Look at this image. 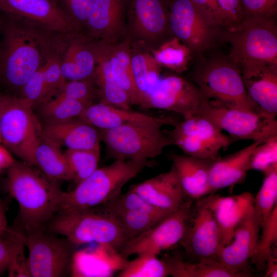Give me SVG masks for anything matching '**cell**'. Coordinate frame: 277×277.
<instances>
[{
  "label": "cell",
  "mask_w": 277,
  "mask_h": 277,
  "mask_svg": "<svg viewBox=\"0 0 277 277\" xmlns=\"http://www.w3.org/2000/svg\"><path fill=\"white\" fill-rule=\"evenodd\" d=\"M0 55V82L20 97L29 77L60 51L67 34L12 17L4 30Z\"/></svg>",
  "instance_id": "cell-1"
},
{
  "label": "cell",
  "mask_w": 277,
  "mask_h": 277,
  "mask_svg": "<svg viewBox=\"0 0 277 277\" xmlns=\"http://www.w3.org/2000/svg\"><path fill=\"white\" fill-rule=\"evenodd\" d=\"M57 181L24 162L7 169L6 189L18 204L25 233L45 228L57 214L64 192Z\"/></svg>",
  "instance_id": "cell-2"
},
{
  "label": "cell",
  "mask_w": 277,
  "mask_h": 277,
  "mask_svg": "<svg viewBox=\"0 0 277 277\" xmlns=\"http://www.w3.org/2000/svg\"><path fill=\"white\" fill-rule=\"evenodd\" d=\"M150 163L148 160H115L97 168L69 192L64 191L57 214H68L104 206L122 193L123 187Z\"/></svg>",
  "instance_id": "cell-3"
},
{
  "label": "cell",
  "mask_w": 277,
  "mask_h": 277,
  "mask_svg": "<svg viewBox=\"0 0 277 277\" xmlns=\"http://www.w3.org/2000/svg\"><path fill=\"white\" fill-rule=\"evenodd\" d=\"M177 122L171 116H153L145 121L130 122L101 130V141L114 160L153 159L160 155L165 148L173 145L162 127L173 126Z\"/></svg>",
  "instance_id": "cell-4"
},
{
  "label": "cell",
  "mask_w": 277,
  "mask_h": 277,
  "mask_svg": "<svg viewBox=\"0 0 277 277\" xmlns=\"http://www.w3.org/2000/svg\"><path fill=\"white\" fill-rule=\"evenodd\" d=\"M45 228L67 238L76 246L95 243L118 253L128 241L118 220L104 206L56 214Z\"/></svg>",
  "instance_id": "cell-5"
},
{
  "label": "cell",
  "mask_w": 277,
  "mask_h": 277,
  "mask_svg": "<svg viewBox=\"0 0 277 277\" xmlns=\"http://www.w3.org/2000/svg\"><path fill=\"white\" fill-rule=\"evenodd\" d=\"M26 99L0 94V135L6 147L34 166V153L42 136V125Z\"/></svg>",
  "instance_id": "cell-6"
},
{
  "label": "cell",
  "mask_w": 277,
  "mask_h": 277,
  "mask_svg": "<svg viewBox=\"0 0 277 277\" xmlns=\"http://www.w3.org/2000/svg\"><path fill=\"white\" fill-rule=\"evenodd\" d=\"M191 80L210 100L227 107L262 113L247 95L240 66L229 57L212 59L200 65Z\"/></svg>",
  "instance_id": "cell-7"
},
{
  "label": "cell",
  "mask_w": 277,
  "mask_h": 277,
  "mask_svg": "<svg viewBox=\"0 0 277 277\" xmlns=\"http://www.w3.org/2000/svg\"><path fill=\"white\" fill-rule=\"evenodd\" d=\"M229 58L239 66L250 62L277 65L275 17H244L233 31Z\"/></svg>",
  "instance_id": "cell-8"
},
{
  "label": "cell",
  "mask_w": 277,
  "mask_h": 277,
  "mask_svg": "<svg viewBox=\"0 0 277 277\" xmlns=\"http://www.w3.org/2000/svg\"><path fill=\"white\" fill-rule=\"evenodd\" d=\"M27 264L31 277H65L71 273L76 247L45 228L25 233Z\"/></svg>",
  "instance_id": "cell-9"
},
{
  "label": "cell",
  "mask_w": 277,
  "mask_h": 277,
  "mask_svg": "<svg viewBox=\"0 0 277 277\" xmlns=\"http://www.w3.org/2000/svg\"><path fill=\"white\" fill-rule=\"evenodd\" d=\"M234 141L263 142L277 135V121L273 117L253 111L226 107L209 100L202 114Z\"/></svg>",
  "instance_id": "cell-10"
},
{
  "label": "cell",
  "mask_w": 277,
  "mask_h": 277,
  "mask_svg": "<svg viewBox=\"0 0 277 277\" xmlns=\"http://www.w3.org/2000/svg\"><path fill=\"white\" fill-rule=\"evenodd\" d=\"M191 204V201L185 202L149 230L128 241L119 255L123 259L142 253L157 255L180 243L189 225Z\"/></svg>",
  "instance_id": "cell-11"
},
{
  "label": "cell",
  "mask_w": 277,
  "mask_h": 277,
  "mask_svg": "<svg viewBox=\"0 0 277 277\" xmlns=\"http://www.w3.org/2000/svg\"><path fill=\"white\" fill-rule=\"evenodd\" d=\"M209 101L191 81L169 75L161 78L141 106L173 112L184 117L201 114Z\"/></svg>",
  "instance_id": "cell-12"
},
{
  "label": "cell",
  "mask_w": 277,
  "mask_h": 277,
  "mask_svg": "<svg viewBox=\"0 0 277 277\" xmlns=\"http://www.w3.org/2000/svg\"><path fill=\"white\" fill-rule=\"evenodd\" d=\"M170 2L169 25L175 36L196 53H202L212 47L219 26L191 0Z\"/></svg>",
  "instance_id": "cell-13"
},
{
  "label": "cell",
  "mask_w": 277,
  "mask_h": 277,
  "mask_svg": "<svg viewBox=\"0 0 277 277\" xmlns=\"http://www.w3.org/2000/svg\"><path fill=\"white\" fill-rule=\"evenodd\" d=\"M104 206L118 220L128 241L147 231L171 213L153 206L130 189Z\"/></svg>",
  "instance_id": "cell-14"
},
{
  "label": "cell",
  "mask_w": 277,
  "mask_h": 277,
  "mask_svg": "<svg viewBox=\"0 0 277 277\" xmlns=\"http://www.w3.org/2000/svg\"><path fill=\"white\" fill-rule=\"evenodd\" d=\"M195 209L180 243L188 255L197 261L216 259L221 246V235L217 224L212 211L201 199L197 202Z\"/></svg>",
  "instance_id": "cell-15"
},
{
  "label": "cell",
  "mask_w": 277,
  "mask_h": 277,
  "mask_svg": "<svg viewBox=\"0 0 277 277\" xmlns=\"http://www.w3.org/2000/svg\"><path fill=\"white\" fill-rule=\"evenodd\" d=\"M0 10L53 31L68 34L78 31L54 0H0Z\"/></svg>",
  "instance_id": "cell-16"
},
{
  "label": "cell",
  "mask_w": 277,
  "mask_h": 277,
  "mask_svg": "<svg viewBox=\"0 0 277 277\" xmlns=\"http://www.w3.org/2000/svg\"><path fill=\"white\" fill-rule=\"evenodd\" d=\"M261 228L253 205L236 227L231 242L220 247L216 259L230 268L251 273L248 264L254 253Z\"/></svg>",
  "instance_id": "cell-17"
},
{
  "label": "cell",
  "mask_w": 277,
  "mask_h": 277,
  "mask_svg": "<svg viewBox=\"0 0 277 277\" xmlns=\"http://www.w3.org/2000/svg\"><path fill=\"white\" fill-rule=\"evenodd\" d=\"M249 99L262 113L277 115V65L259 62L239 65Z\"/></svg>",
  "instance_id": "cell-18"
},
{
  "label": "cell",
  "mask_w": 277,
  "mask_h": 277,
  "mask_svg": "<svg viewBox=\"0 0 277 277\" xmlns=\"http://www.w3.org/2000/svg\"><path fill=\"white\" fill-rule=\"evenodd\" d=\"M153 206L168 212L185 203V196L173 165L167 171L133 186L130 189Z\"/></svg>",
  "instance_id": "cell-19"
},
{
  "label": "cell",
  "mask_w": 277,
  "mask_h": 277,
  "mask_svg": "<svg viewBox=\"0 0 277 277\" xmlns=\"http://www.w3.org/2000/svg\"><path fill=\"white\" fill-rule=\"evenodd\" d=\"M201 199L211 210L217 224L221 246L231 242L236 227L254 202V196L248 192L228 196L212 194Z\"/></svg>",
  "instance_id": "cell-20"
},
{
  "label": "cell",
  "mask_w": 277,
  "mask_h": 277,
  "mask_svg": "<svg viewBox=\"0 0 277 277\" xmlns=\"http://www.w3.org/2000/svg\"><path fill=\"white\" fill-rule=\"evenodd\" d=\"M42 136L68 149L100 148L101 130L81 117L60 123L44 124Z\"/></svg>",
  "instance_id": "cell-21"
},
{
  "label": "cell",
  "mask_w": 277,
  "mask_h": 277,
  "mask_svg": "<svg viewBox=\"0 0 277 277\" xmlns=\"http://www.w3.org/2000/svg\"><path fill=\"white\" fill-rule=\"evenodd\" d=\"M67 34L61 53V69L66 82L92 78L96 66L94 44L76 35Z\"/></svg>",
  "instance_id": "cell-22"
},
{
  "label": "cell",
  "mask_w": 277,
  "mask_h": 277,
  "mask_svg": "<svg viewBox=\"0 0 277 277\" xmlns=\"http://www.w3.org/2000/svg\"><path fill=\"white\" fill-rule=\"evenodd\" d=\"M172 162L185 195L201 199L212 193L209 182L211 166L215 160L199 159L186 154L171 153Z\"/></svg>",
  "instance_id": "cell-23"
},
{
  "label": "cell",
  "mask_w": 277,
  "mask_h": 277,
  "mask_svg": "<svg viewBox=\"0 0 277 277\" xmlns=\"http://www.w3.org/2000/svg\"><path fill=\"white\" fill-rule=\"evenodd\" d=\"M124 0H94L85 26L93 38L105 43L115 39L122 26Z\"/></svg>",
  "instance_id": "cell-24"
},
{
  "label": "cell",
  "mask_w": 277,
  "mask_h": 277,
  "mask_svg": "<svg viewBox=\"0 0 277 277\" xmlns=\"http://www.w3.org/2000/svg\"><path fill=\"white\" fill-rule=\"evenodd\" d=\"M261 142L249 146L226 157H219L212 163L209 182L212 192L242 183L249 170L251 156Z\"/></svg>",
  "instance_id": "cell-25"
},
{
  "label": "cell",
  "mask_w": 277,
  "mask_h": 277,
  "mask_svg": "<svg viewBox=\"0 0 277 277\" xmlns=\"http://www.w3.org/2000/svg\"><path fill=\"white\" fill-rule=\"evenodd\" d=\"M130 11L133 28L140 36L155 39L165 32L169 15L163 0H132Z\"/></svg>",
  "instance_id": "cell-26"
},
{
  "label": "cell",
  "mask_w": 277,
  "mask_h": 277,
  "mask_svg": "<svg viewBox=\"0 0 277 277\" xmlns=\"http://www.w3.org/2000/svg\"><path fill=\"white\" fill-rule=\"evenodd\" d=\"M93 44L96 66L92 78L98 87L101 102L118 108L131 109L132 104L128 95L118 84L112 73L106 45Z\"/></svg>",
  "instance_id": "cell-27"
},
{
  "label": "cell",
  "mask_w": 277,
  "mask_h": 277,
  "mask_svg": "<svg viewBox=\"0 0 277 277\" xmlns=\"http://www.w3.org/2000/svg\"><path fill=\"white\" fill-rule=\"evenodd\" d=\"M169 275L173 277H247L251 273L230 268L216 259H202L196 263L185 262L181 259L166 256Z\"/></svg>",
  "instance_id": "cell-28"
},
{
  "label": "cell",
  "mask_w": 277,
  "mask_h": 277,
  "mask_svg": "<svg viewBox=\"0 0 277 277\" xmlns=\"http://www.w3.org/2000/svg\"><path fill=\"white\" fill-rule=\"evenodd\" d=\"M80 117L100 130H104L130 122L147 120L153 116L101 102L88 106Z\"/></svg>",
  "instance_id": "cell-29"
},
{
  "label": "cell",
  "mask_w": 277,
  "mask_h": 277,
  "mask_svg": "<svg viewBox=\"0 0 277 277\" xmlns=\"http://www.w3.org/2000/svg\"><path fill=\"white\" fill-rule=\"evenodd\" d=\"M106 48L110 67L115 80L127 93L132 105H139V93L132 70V55L129 44L125 42L111 49H109L106 44Z\"/></svg>",
  "instance_id": "cell-30"
},
{
  "label": "cell",
  "mask_w": 277,
  "mask_h": 277,
  "mask_svg": "<svg viewBox=\"0 0 277 277\" xmlns=\"http://www.w3.org/2000/svg\"><path fill=\"white\" fill-rule=\"evenodd\" d=\"M169 133L188 135L194 134L215 146L220 150L226 149L234 141L213 122L202 114H194L183 117L177 122Z\"/></svg>",
  "instance_id": "cell-31"
},
{
  "label": "cell",
  "mask_w": 277,
  "mask_h": 277,
  "mask_svg": "<svg viewBox=\"0 0 277 277\" xmlns=\"http://www.w3.org/2000/svg\"><path fill=\"white\" fill-rule=\"evenodd\" d=\"M35 165L48 177L56 180L72 181V174L60 147L42 136L34 153Z\"/></svg>",
  "instance_id": "cell-32"
},
{
  "label": "cell",
  "mask_w": 277,
  "mask_h": 277,
  "mask_svg": "<svg viewBox=\"0 0 277 277\" xmlns=\"http://www.w3.org/2000/svg\"><path fill=\"white\" fill-rule=\"evenodd\" d=\"M131 66L141 106L145 97L159 82L161 66L152 55L145 53L132 55Z\"/></svg>",
  "instance_id": "cell-33"
},
{
  "label": "cell",
  "mask_w": 277,
  "mask_h": 277,
  "mask_svg": "<svg viewBox=\"0 0 277 277\" xmlns=\"http://www.w3.org/2000/svg\"><path fill=\"white\" fill-rule=\"evenodd\" d=\"M40 105L39 113L44 124H52L80 117L90 105L65 97L56 96L55 98Z\"/></svg>",
  "instance_id": "cell-34"
},
{
  "label": "cell",
  "mask_w": 277,
  "mask_h": 277,
  "mask_svg": "<svg viewBox=\"0 0 277 277\" xmlns=\"http://www.w3.org/2000/svg\"><path fill=\"white\" fill-rule=\"evenodd\" d=\"M191 51L187 45L175 36L153 50L152 56L160 66L181 73L187 68Z\"/></svg>",
  "instance_id": "cell-35"
},
{
  "label": "cell",
  "mask_w": 277,
  "mask_h": 277,
  "mask_svg": "<svg viewBox=\"0 0 277 277\" xmlns=\"http://www.w3.org/2000/svg\"><path fill=\"white\" fill-rule=\"evenodd\" d=\"M128 262L117 274L118 277H166L169 275L163 259L149 253H142Z\"/></svg>",
  "instance_id": "cell-36"
},
{
  "label": "cell",
  "mask_w": 277,
  "mask_h": 277,
  "mask_svg": "<svg viewBox=\"0 0 277 277\" xmlns=\"http://www.w3.org/2000/svg\"><path fill=\"white\" fill-rule=\"evenodd\" d=\"M64 154L72 174V181L77 185L97 168L101 154L100 148L67 149Z\"/></svg>",
  "instance_id": "cell-37"
},
{
  "label": "cell",
  "mask_w": 277,
  "mask_h": 277,
  "mask_svg": "<svg viewBox=\"0 0 277 277\" xmlns=\"http://www.w3.org/2000/svg\"><path fill=\"white\" fill-rule=\"evenodd\" d=\"M277 169L265 174L262 185L254 197L253 205L261 228L276 205Z\"/></svg>",
  "instance_id": "cell-38"
},
{
  "label": "cell",
  "mask_w": 277,
  "mask_h": 277,
  "mask_svg": "<svg viewBox=\"0 0 277 277\" xmlns=\"http://www.w3.org/2000/svg\"><path fill=\"white\" fill-rule=\"evenodd\" d=\"M173 145H176L185 154L204 160H215L220 150L194 134L182 135L167 132Z\"/></svg>",
  "instance_id": "cell-39"
},
{
  "label": "cell",
  "mask_w": 277,
  "mask_h": 277,
  "mask_svg": "<svg viewBox=\"0 0 277 277\" xmlns=\"http://www.w3.org/2000/svg\"><path fill=\"white\" fill-rule=\"evenodd\" d=\"M263 232L259 237L254 253L251 261L257 269L265 270L266 260L272 253V247L277 240V205L262 226Z\"/></svg>",
  "instance_id": "cell-40"
},
{
  "label": "cell",
  "mask_w": 277,
  "mask_h": 277,
  "mask_svg": "<svg viewBox=\"0 0 277 277\" xmlns=\"http://www.w3.org/2000/svg\"><path fill=\"white\" fill-rule=\"evenodd\" d=\"M277 169V135L269 137L258 145L250 160L249 170L264 174Z\"/></svg>",
  "instance_id": "cell-41"
},
{
  "label": "cell",
  "mask_w": 277,
  "mask_h": 277,
  "mask_svg": "<svg viewBox=\"0 0 277 277\" xmlns=\"http://www.w3.org/2000/svg\"><path fill=\"white\" fill-rule=\"evenodd\" d=\"M97 92L95 83L92 78L66 82L55 95L65 97L86 103L93 104Z\"/></svg>",
  "instance_id": "cell-42"
},
{
  "label": "cell",
  "mask_w": 277,
  "mask_h": 277,
  "mask_svg": "<svg viewBox=\"0 0 277 277\" xmlns=\"http://www.w3.org/2000/svg\"><path fill=\"white\" fill-rule=\"evenodd\" d=\"M62 50L51 56L44 65L45 93L43 103L51 100L66 82L61 69Z\"/></svg>",
  "instance_id": "cell-43"
},
{
  "label": "cell",
  "mask_w": 277,
  "mask_h": 277,
  "mask_svg": "<svg viewBox=\"0 0 277 277\" xmlns=\"http://www.w3.org/2000/svg\"><path fill=\"white\" fill-rule=\"evenodd\" d=\"M78 30L85 26L94 0H54Z\"/></svg>",
  "instance_id": "cell-44"
},
{
  "label": "cell",
  "mask_w": 277,
  "mask_h": 277,
  "mask_svg": "<svg viewBox=\"0 0 277 277\" xmlns=\"http://www.w3.org/2000/svg\"><path fill=\"white\" fill-rule=\"evenodd\" d=\"M44 65L32 74L21 91L20 97L27 100L33 107L44 102L45 93Z\"/></svg>",
  "instance_id": "cell-45"
},
{
  "label": "cell",
  "mask_w": 277,
  "mask_h": 277,
  "mask_svg": "<svg viewBox=\"0 0 277 277\" xmlns=\"http://www.w3.org/2000/svg\"><path fill=\"white\" fill-rule=\"evenodd\" d=\"M222 14L225 27L231 32L244 18L241 0H215Z\"/></svg>",
  "instance_id": "cell-46"
},
{
  "label": "cell",
  "mask_w": 277,
  "mask_h": 277,
  "mask_svg": "<svg viewBox=\"0 0 277 277\" xmlns=\"http://www.w3.org/2000/svg\"><path fill=\"white\" fill-rule=\"evenodd\" d=\"M25 235L19 240L12 254L7 269L8 276L30 277L27 259L25 254Z\"/></svg>",
  "instance_id": "cell-47"
},
{
  "label": "cell",
  "mask_w": 277,
  "mask_h": 277,
  "mask_svg": "<svg viewBox=\"0 0 277 277\" xmlns=\"http://www.w3.org/2000/svg\"><path fill=\"white\" fill-rule=\"evenodd\" d=\"M24 235V231L9 227L0 235V272L7 269L14 248Z\"/></svg>",
  "instance_id": "cell-48"
},
{
  "label": "cell",
  "mask_w": 277,
  "mask_h": 277,
  "mask_svg": "<svg viewBox=\"0 0 277 277\" xmlns=\"http://www.w3.org/2000/svg\"><path fill=\"white\" fill-rule=\"evenodd\" d=\"M244 17L251 16L275 17L277 0H241Z\"/></svg>",
  "instance_id": "cell-49"
},
{
  "label": "cell",
  "mask_w": 277,
  "mask_h": 277,
  "mask_svg": "<svg viewBox=\"0 0 277 277\" xmlns=\"http://www.w3.org/2000/svg\"><path fill=\"white\" fill-rule=\"evenodd\" d=\"M191 1L204 10L215 24L225 27L222 14L215 0Z\"/></svg>",
  "instance_id": "cell-50"
},
{
  "label": "cell",
  "mask_w": 277,
  "mask_h": 277,
  "mask_svg": "<svg viewBox=\"0 0 277 277\" xmlns=\"http://www.w3.org/2000/svg\"><path fill=\"white\" fill-rule=\"evenodd\" d=\"M14 160L7 150L0 146V173L8 169Z\"/></svg>",
  "instance_id": "cell-51"
},
{
  "label": "cell",
  "mask_w": 277,
  "mask_h": 277,
  "mask_svg": "<svg viewBox=\"0 0 277 277\" xmlns=\"http://www.w3.org/2000/svg\"><path fill=\"white\" fill-rule=\"evenodd\" d=\"M264 276H277V262L276 259L271 253L268 257L265 265Z\"/></svg>",
  "instance_id": "cell-52"
},
{
  "label": "cell",
  "mask_w": 277,
  "mask_h": 277,
  "mask_svg": "<svg viewBox=\"0 0 277 277\" xmlns=\"http://www.w3.org/2000/svg\"><path fill=\"white\" fill-rule=\"evenodd\" d=\"M7 210L6 203L0 197V235L8 228L6 216Z\"/></svg>",
  "instance_id": "cell-53"
},
{
  "label": "cell",
  "mask_w": 277,
  "mask_h": 277,
  "mask_svg": "<svg viewBox=\"0 0 277 277\" xmlns=\"http://www.w3.org/2000/svg\"><path fill=\"white\" fill-rule=\"evenodd\" d=\"M167 1H168V2H170L171 0H167Z\"/></svg>",
  "instance_id": "cell-54"
},
{
  "label": "cell",
  "mask_w": 277,
  "mask_h": 277,
  "mask_svg": "<svg viewBox=\"0 0 277 277\" xmlns=\"http://www.w3.org/2000/svg\"><path fill=\"white\" fill-rule=\"evenodd\" d=\"M0 139H1V135H0Z\"/></svg>",
  "instance_id": "cell-55"
},
{
  "label": "cell",
  "mask_w": 277,
  "mask_h": 277,
  "mask_svg": "<svg viewBox=\"0 0 277 277\" xmlns=\"http://www.w3.org/2000/svg\"><path fill=\"white\" fill-rule=\"evenodd\" d=\"M1 94V93L0 92V94Z\"/></svg>",
  "instance_id": "cell-56"
}]
</instances>
